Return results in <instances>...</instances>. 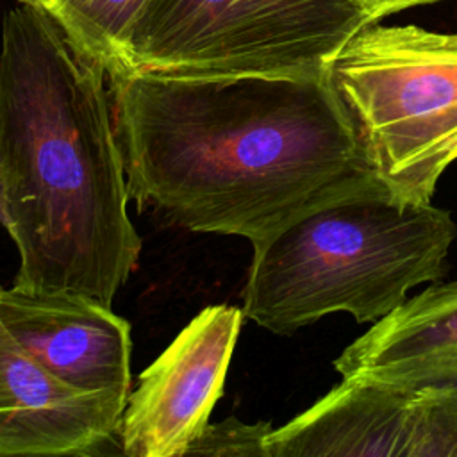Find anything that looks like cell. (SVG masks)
Wrapping results in <instances>:
<instances>
[{
    "mask_svg": "<svg viewBox=\"0 0 457 457\" xmlns=\"http://www.w3.org/2000/svg\"><path fill=\"white\" fill-rule=\"evenodd\" d=\"M266 457H457V382L343 377L270 430Z\"/></svg>",
    "mask_w": 457,
    "mask_h": 457,
    "instance_id": "6",
    "label": "cell"
},
{
    "mask_svg": "<svg viewBox=\"0 0 457 457\" xmlns=\"http://www.w3.org/2000/svg\"><path fill=\"white\" fill-rule=\"evenodd\" d=\"M455 237L453 218L432 202L384 187L339 198L253 248L243 316L280 336L332 312L375 323L441 278Z\"/></svg>",
    "mask_w": 457,
    "mask_h": 457,
    "instance_id": "3",
    "label": "cell"
},
{
    "mask_svg": "<svg viewBox=\"0 0 457 457\" xmlns=\"http://www.w3.org/2000/svg\"><path fill=\"white\" fill-rule=\"evenodd\" d=\"M107 77L129 195L171 225L259 248L330 202L382 187L325 75Z\"/></svg>",
    "mask_w": 457,
    "mask_h": 457,
    "instance_id": "1",
    "label": "cell"
},
{
    "mask_svg": "<svg viewBox=\"0 0 457 457\" xmlns=\"http://www.w3.org/2000/svg\"><path fill=\"white\" fill-rule=\"evenodd\" d=\"M270 421L245 423L228 416L220 423H209L186 455L209 457H266V437Z\"/></svg>",
    "mask_w": 457,
    "mask_h": 457,
    "instance_id": "12",
    "label": "cell"
},
{
    "mask_svg": "<svg viewBox=\"0 0 457 457\" xmlns=\"http://www.w3.org/2000/svg\"><path fill=\"white\" fill-rule=\"evenodd\" d=\"M105 68L46 11L20 4L0 37V225L12 287L112 303L137 264Z\"/></svg>",
    "mask_w": 457,
    "mask_h": 457,
    "instance_id": "2",
    "label": "cell"
},
{
    "mask_svg": "<svg viewBox=\"0 0 457 457\" xmlns=\"http://www.w3.org/2000/svg\"><path fill=\"white\" fill-rule=\"evenodd\" d=\"M148 2L79 0L54 18L77 48L98 61L111 75L121 70L129 39Z\"/></svg>",
    "mask_w": 457,
    "mask_h": 457,
    "instance_id": "11",
    "label": "cell"
},
{
    "mask_svg": "<svg viewBox=\"0 0 457 457\" xmlns=\"http://www.w3.org/2000/svg\"><path fill=\"white\" fill-rule=\"evenodd\" d=\"M325 79L375 180L398 200L430 204L457 161V34L370 21Z\"/></svg>",
    "mask_w": 457,
    "mask_h": 457,
    "instance_id": "4",
    "label": "cell"
},
{
    "mask_svg": "<svg viewBox=\"0 0 457 457\" xmlns=\"http://www.w3.org/2000/svg\"><path fill=\"white\" fill-rule=\"evenodd\" d=\"M334 368L387 382H457V280L407 298L350 343Z\"/></svg>",
    "mask_w": 457,
    "mask_h": 457,
    "instance_id": "10",
    "label": "cell"
},
{
    "mask_svg": "<svg viewBox=\"0 0 457 457\" xmlns=\"http://www.w3.org/2000/svg\"><path fill=\"white\" fill-rule=\"evenodd\" d=\"M370 21L350 0H150L116 73L321 77Z\"/></svg>",
    "mask_w": 457,
    "mask_h": 457,
    "instance_id": "5",
    "label": "cell"
},
{
    "mask_svg": "<svg viewBox=\"0 0 457 457\" xmlns=\"http://www.w3.org/2000/svg\"><path fill=\"white\" fill-rule=\"evenodd\" d=\"M20 4H30V5H36L43 11H46L48 14L52 16H57L59 12H62L64 9L71 7L73 4H77L79 0H18Z\"/></svg>",
    "mask_w": 457,
    "mask_h": 457,
    "instance_id": "14",
    "label": "cell"
},
{
    "mask_svg": "<svg viewBox=\"0 0 457 457\" xmlns=\"http://www.w3.org/2000/svg\"><path fill=\"white\" fill-rule=\"evenodd\" d=\"M0 323L62 382L129 398L130 325L111 305L86 295H37L0 286Z\"/></svg>",
    "mask_w": 457,
    "mask_h": 457,
    "instance_id": "8",
    "label": "cell"
},
{
    "mask_svg": "<svg viewBox=\"0 0 457 457\" xmlns=\"http://www.w3.org/2000/svg\"><path fill=\"white\" fill-rule=\"evenodd\" d=\"M243 318L241 307H205L139 375L118 427L123 455L187 453L223 395Z\"/></svg>",
    "mask_w": 457,
    "mask_h": 457,
    "instance_id": "7",
    "label": "cell"
},
{
    "mask_svg": "<svg viewBox=\"0 0 457 457\" xmlns=\"http://www.w3.org/2000/svg\"><path fill=\"white\" fill-rule=\"evenodd\" d=\"M355 5H359L364 12L370 14L373 21H378L384 16L418 7V5H427V4H436L441 0H350Z\"/></svg>",
    "mask_w": 457,
    "mask_h": 457,
    "instance_id": "13",
    "label": "cell"
},
{
    "mask_svg": "<svg viewBox=\"0 0 457 457\" xmlns=\"http://www.w3.org/2000/svg\"><path fill=\"white\" fill-rule=\"evenodd\" d=\"M125 403L62 382L0 323V457L98 453L118 436Z\"/></svg>",
    "mask_w": 457,
    "mask_h": 457,
    "instance_id": "9",
    "label": "cell"
}]
</instances>
